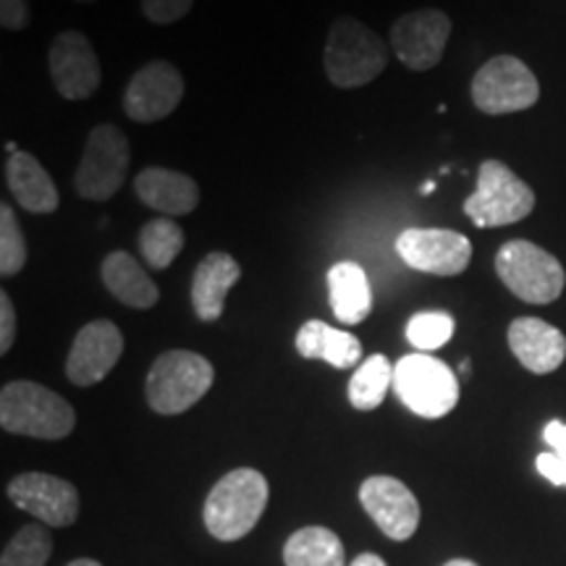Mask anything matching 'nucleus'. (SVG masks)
Returning <instances> with one entry per match:
<instances>
[{
    "label": "nucleus",
    "mask_w": 566,
    "mask_h": 566,
    "mask_svg": "<svg viewBox=\"0 0 566 566\" xmlns=\"http://www.w3.org/2000/svg\"><path fill=\"white\" fill-rule=\"evenodd\" d=\"M325 281H328L331 310L338 323L357 325L367 321V315L373 313V286L363 265L342 260V263L331 265Z\"/></svg>",
    "instance_id": "4be33fe9"
},
{
    "label": "nucleus",
    "mask_w": 566,
    "mask_h": 566,
    "mask_svg": "<svg viewBox=\"0 0 566 566\" xmlns=\"http://www.w3.org/2000/svg\"><path fill=\"white\" fill-rule=\"evenodd\" d=\"M134 192L147 208L160 212L163 218L189 216L200 205L197 181L181 171H171V168H145L134 181Z\"/></svg>",
    "instance_id": "a211bd4d"
},
{
    "label": "nucleus",
    "mask_w": 566,
    "mask_h": 566,
    "mask_svg": "<svg viewBox=\"0 0 566 566\" xmlns=\"http://www.w3.org/2000/svg\"><path fill=\"white\" fill-rule=\"evenodd\" d=\"M535 208V192L501 160H483L478 189L464 200V216L478 229H501L527 218Z\"/></svg>",
    "instance_id": "423d86ee"
},
{
    "label": "nucleus",
    "mask_w": 566,
    "mask_h": 566,
    "mask_svg": "<svg viewBox=\"0 0 566 566\" xmlns=\"http://www.w3.org/2000/svg\"><path fill=\"white\" fill-rule=\"evenodd\" d=\"M80 3H97V0H80Z\"/></svg>",
    "instance_id": "58836bf2"
},
{
    "label": "nucleus",
    "mask_w": 566,
    "mask_h": 566,
    "mask_svg": "<svg viewBox=\"0 0 566 566\" xmlns=\"http://www.w3.org/2000/svg\"><path fill=\"white\" fill-rule=\"evenodd\" d=\"M451 38V19L441 9H417L394 21L391 51L409 71H430L441 63Z\"/></svg>",
    "instance_id": "9d476101"
},
{
    "label": "nucleus",
    "mask_w": 566,
    "mask_h": 566,
    "mask_svg": "<svg viewBox=\"0 0 566 566\" xmlns=\"http://www.w3.org/2000/svg\"><path fill=\"white\" fill-rule=\"evenodd\" d=\"M422 195H433L436 192V181H428V184H422V189H420Z\"/></svg>",
    "instance_id": "4c0bfd02"
},
{
    "label": "nucleus",
    "mask_w": 566,
    "mask_h": 566,
    "mask_svg": "<svg viewBox=\"0 0 566 566\" xmlns=\"http://www.w3.org/2000/svg\"><path fill=\"white\" fill-rule=\"evenodd\" d=\"M53 87L63 101H87L101 90L103 69L87 34L66 30L53 40L48 51Z\"/></svg>",
    "instance_id": "f8f14e48"
},
{
    "label": "nucleus",
    "mask_w": 566,
    "mask_h": 566,
    "mask_svg": "<svg viewBox=\"0 0 566 566\" xmlns=\"http://www.w3.org/2000/svg\"><path fill=\"white\" fill-rule=\"evenodd\" d=\"M509 349L535 375L558 370L566 359V336L541 317H516L509 325Z\"/></svg>",
    "instance_id": "f3484780"
},
{
    "label": "nucleus",
    "mask_w": 566,
    "mask_h": 566,
    "mask_svg": "<svg viewBox=\"0 0 566 566\" xmlns=\"http://www.w3.org/2000/svg\"><path fill=\"white\" fill-rule=\"evenodd\" d=\"M6 184H9L13 200L27 212L48 216V212L59 210V189H55L51 174L40 166L34 155L21 150L9 155V160H6Z\"/></svg>",
    "instance_id": "aec40b11"
},
{
    "label": "nucleus",
    "mask_w": 566,
    "mask_h": 566,
    "mask_svg": "<svg viewBox=\"0 0 566 566\" xmlns=\"http://www.w3.org/2000/svg\"><path fill=\"white\" fill-rule=\"evenodd\" d=\"M9 499L21 512L51 527H69L80 516V491L69 480L45 475V472H24L9 483Z\"/></svg>",
    "instance_id": "4468645a"
},
{
    "label": "nucleus",
    "mask_w": 566,
    "mask_h": 566,
    "mask_svg": "<svg viewBox=\"0 0 566 566\" xmlns=\"http://www.w3.org/2000/svg\"><path fill=\"white\" fill-rule=\"evenodd\" d=\"M27 265V239L11 205L0 208V275L13 279Z\"/></svg>",
    "instance_id": "c85d7f7f"
},
{
    "label": "nucleus",
    "mask_w": 566,
    "mask_h": 566,
    "mask_svg": "<svg viewBox=\"0 0 566 566\" xmlns=\"http://www.w3.org/2000/svg\"><path fill=\"white\" fill-rule=\"evenodd\" d=\"M296 352L304 359H323L336 370H346L363 359V344L357 336L323 321H307L302 325L296 334Z\"/></svg>",
    "instance_id": "5701e85b"
},
{
    "label": "nucleus",
    "mask_w": 566,
    "mask_h": 566,
    "mask_svg": "<svg viewBox=\"0 0 566 566\" xmlns=\"http://www.w3.org/2000/svg\"><path fill=\"white\" fill-rule=\"evenodd\" d=\"M242 279V265L229 252H210L192 275V307L202 323H216L226 310V296Z\"/></svg>",
    "instance_id": "6ab92c4d"
},
{
    "label": "nucleus",
    "mask_w": 566,
    "mask_h": 566,
    "mask_svg": "<svg viewBox=\"0 0 566 566\" xmlns=\"http://www.w3.org/2000/svg\"><path fill=\"white\" fill-rule=\"evenodd\" d=\"M124 336L116 323L92 321L76 334L66 359V375L74 386H95L118 365Z\"/></svg>",
    "instance_id": "dca6fc26"
},
{
    "label": "nucleus",
    "mask_w": 566,
    "mask_h": 566,
    "mask_svg": "<svg viewBox=\"0 0 566 566\" xmlns=\"http://www.w3.org/2000/svg\"><path fill=\"white\" fill-rule=\"evenodd\" d=\"M359 504L380 533L396 543H405L420 527V504L415 493L391 475H373L359 488Z\"/></svg>",
    "instance_id": "2eb2a0df"
},
{
    "label": "nucleus",
    "mask_w": 566,
    "mask_h": 566,
    "mask_svg": "<svg viewBox=\"0 0 566 566\" xmlns=\"http://www.w3.org/2000/svg\"><path fill=\"white\" fill-rule=\"evenodd\" d=\"M184 101V76L168 61L145 63L124 90V113L137 124L168 118Z\"/></svg>",
    "instance_id": "ddd939ff"
},
{
    "label": "nucleus",
    "mask_w": 566,
    "mask_h": 566,
    "mask_svg": "<svg viewBox=\"0 0 566 566\" xmlns=\"http://www.w3.org/2000/svg\"><path fill=\"white\" fill-rule=\"evenodd\" d=\"M457 323L449 313L441 310H428V313H417L409 317L407 323V338L417 352H436L451 342L454 336Z\"/></svg>",
    "instance_id": "cd10ccee"
},
{
    "label": "nucleus",
    "mask_w": 566,
    "mask_h": 566,
    "mask_svg": "<svg viewBox=\"0 0 566 566\" xmlns=\"http://www.w3.org/2000/svg\"><path fill=\"white\" fill-rule=\"evenodd\" d=\"M53 554V541L45 527L27 525L3 548L0 566H45Z\"/></svg>",
    "instance_id": "bb28decb"
},
{
    "label": "nucleus",
    "mask_w": 566,
    "mask_h": 566,
    "mask_svg": "<svg viewBox=\"0 0 566 566\" xmlns=\"http://www.w3.org/2000/svg\"><path fill=\"white\" fill-rule=\"evenodd\" d=\"M495 273L514 296L527 304H551L566 286L564 265L554 254L525 239H512L495 254Z\"/></svg>",
    "instance_id": "0eeeda50"
},
{
    "label": "nucleus",
    "mask_w": 566,
    "mask_h": 566,
    "mask_svg": "<svg viewBox=\"0 0 566 566\" xmlns=\"http://www.w3.org/2000/svg\"><path fill=\"white\" fill-rule=\"evenodd\" d=\"M349 566H388L378 554H359Z\"/></svg>",
    "instance_id": "f704fd0d"
},
{
    "label": "nucleus",
    "mask_w": 566,
    "mask_h": 566,
    "mask_svg": "<svg viewBox=\"0 0 566 566\" xmlns=\"http://www.w3.org/2000/svg\"><path fill=\"white\" fill-rule=\"evenodd\" d=\"M396 252L412 271L430 275H459L472 260V244L451 229H407L396 239Z\"/></svg>",
    "instance_id": "9b49d317"
},
{
    "label": "nucleus",
    "mask_w": 566,
    "mask_h": 566,
    "mask_svg": "<svg viewBox=\"0 0 566 566\" xmlns=\"http://www.w3.org/2000/svg\"><path fill=\"white\" fill-rule=\"evenodd\" d=\"M142 13L153 24H176L192 11L195 0H139Z\"/></svg>",
    "instance_id": "c756f323"
},
{
    "label": "nucleus",
    "mask_w": 566,
    "mask_h": 566,
    "mask_svg": "<svg viewBox=\"0 0 566 566\" xmlns=\"http://www.w3.org/2000/svg\"><path fill=\"white\" fill-rule=\"evenodd\" d=\"M17 342V310L9 294H0V354H9Z\"/></svg>",
    "instance_id": "2f4dec72"
},
{
    "label": "nucleus",
    "mask_w": 566,
    "mask_h": 566,
    "mask_svg": "<svg viewBox=\"0 0 566 566\" xmlns=\"http://www.w3.org/2000/svg\"><path fill=\"white\" fill-rule=\"evenodd\" d=\"M101 279L105 289L118 302L134 310H150L160 300V289L155 286L150 273L137 263V258L124 250L111 252L101 265Z\"/></svg>",
    "instance_id": "412c9836"
},
{
    "label": "nucleus",
    "mask_w": 566,
    "mask_h": 566,
    "mask_svg": "<svg viewBox=\"0 0 566 566\" xmlns=\"http://www.w3.org/2000/svg\"><path fill=\"white\" fill-rule=\"evenodd\" d=\"M535 467L543 478L551 480V483L566 488V462L564 459H558L554 451H546V454L537 457Z\"/></svg>",
    "instance_id": "473e14b6"
},
{
    "label": "nucleus",
    "mask_w": 566,
    "mask_h": 566,
    "mask_svg": "<svg viewBox=\"0 0 566 566\" xmlns=\"http://www.w3.org/2000/svg\"><path fill=\"white\" fill-rule=\"evenodd\" d=\"M268 506V480L263 472L239 467L212 485L205 499V527L221 543L250 535Z\"/></svg>",
    "instance_id": "f03ea898"
},
{
    "label": "nucleus",
    "mask_w": 566,
    "mask_h": 566,
    "mask_svg": "<svg viewBox=\"0 0 566 566\" xmlns=\"http://www.w3.org/2000/svg\"><path fill=\"white\" fill-rule=\"evenodd\" d=\"M66 566H103V564L95 562V558H76V562H71Z\"/></svg>",
    "instance_id": "c9c22d12"
},
{
    "label": "nucleus",
    "mask_w": 566,
    "mask_h": 566,
    "mask_svg": "<svg viewBox=\"0 0 566 566\" xmlns=\"http://www.w3.org/2000/svg\"><path fill=\"white\" fill-rule=\"evenodd\" d=\"M184 250V231L174 218H153L139 231L142 260L153 271H166Z\"/></svg>",
    "instance_id": "a878e982"
},
{
    "label": "nucleus",
    "mask_w": 566,
    "mask_h": 566,
    "mask_svg": "<svg viewBox=\"0 0 566 566\" xmlns=\"http://www.w3.org/2000/svg\"><path fill=\"white\" fill-rule=\"evenodd\" d=\"M543 441L551 446V451L558 459H564L566 462V424L558 422V420H551L546 428H543Z\"/></svg>",
    "instance_id": "72a5a7b5"
},
{
    "label": "nucleus",
    "mask_w": 566,
    "mask_h": 566,
    "mask_svg": "<svg viewBox=\"0 0 566 566\" xmlns=\"http://www.w3.org/2000/svg\"><path fill=\"white\" fill-rule=\"evenodd\" d=\"M216 370L210 359L187 349H171L155 359L145 380V396L153 412L174 417L192 409L210 391Z\"/></svg>",
    "instance_id": "20e7f679"
},
{
    "label": "nucleus",
    "mask_w": 566,
    "mask_h": 566,
    "mask_svg": "<svg viewBox=\"0 0 566 566\" xmlns=\"http://www.w3.org/2000/svg\"><path fill=\"white\" fill-rule=\"evenodd\" d=\"M443 566H478V564L470 562V558H451V562L443 564Z\"/></svg>",
    "instance_id": "e433bc0d"
},
{
    "label": "nucleus",
    "mask_w": 566,
    "mask_h": 566,
    "mask_svg": "<svg viewBox=\"0 0 566 566\" xmlns=\"http://www.w3.org/2000/svg\"><path fill=\"white\" fill-rule=\"evenodd\" d=\"M388 386H394V365L384 354H373L349 380V405L359 412H370L384 405Z\"/></svg>",
    "instance_id": "393cba45"
},
{
    "label": "nucleus",
    "mask_w": 566,
    "mask_h": 566,
    "mask_svg": "<svg viewBox=\"0 0 566 566\" xmlns=\"http://www.w3.org/2000/svg\"><path fill=\"white\" fill-rule=\"evenodd\" d=\"M0 424L6 433L61 441L74 433L76 412L63 396L32 380H13L0 391Z\"/></svg>",
    "instance_id": "7ed1b4c3"
},
{
    "label": "nucleus",
    "mask_w": 566,
    "mask_h": 566,
    "mask_svg": "<svg viewBox=\"0 0 566 566\" xmlns=\"http://www.w3.org/2000/svg\"><path fill=\"white\" fill-rule=\"evenodd\" d=\"M388 66V45L378 32L354 17H338L331 24L323 48V69L331 84L342 90L365 87Z\"/></svg>",
    "instance_id": "f257e3e1"
},
{
    "label": "nucleus",
    "mask_w": 566,
    "mask_h": 566,
    "mask_svg": "<svg viewBox=\"0 0 566 566\" xmlns=\"http://www.w3.org/2000/svg\"><path fill=\"white\" fill-rule=\"evenodd\" d=\"M286 566H346L344 543L328 527H302L283 546Z\"/></svg>",
    "instance_id": "b1692460"
},
{
    "label": "nucleus",
    "mask_w": 566,
    "mask_h": 566,
    "mask_svg": "<svg viewBox=\"0 0 566 566\" xmlns=\"http://www.w3.org/2000/svg\"><path fill=\"white\" fill-rule=\"evenodd\" d=\"M541 84L525 61L516 55H495L472 80V103L488 116H506L533 108Z\"/></svg>",
    "instance_id": "1a4fd4ad"
},
{
    "label": "nucleus",
    "mask_w": 566,
    "mask_h": 566,
    "mask_svg": "<svg viewBox=\"0 0 566 566\" xmlns=\"http://www.w3.org/2000/svg\"><path fill=\"white\" fill-rule=\"evenodd\" d=\"M132 150L129 137L113 124H101L90 132L80 168L74 176V189L82 200L105 202L116 197L129 174Z\"/></svg>",
    "instance_id": "6e6552de"
},
{
    "label": "nucleus",
    "mask_w": 566,
    "mask_h": 566,
    "mask_svg": "<svg viewBox=\"0 0 566 566\" xmlns=\"http://www.w3.org/2000/svg\"><path fill=\"white\" fill-rule=\"evenodd\" d=\"M30 0H0V27L6 32H21L30 27Z\"/></svg>",
    "instance_id": "7c9ffc66"
},
{
    "label": "nucleus",
    "mask_w": 566,
    "mask_h": 566,
    "mask_svg": "<svg viewBox=\"0 0 566 566\" xmlns=\"http://www.w3.org/2000/svg\"><path fill=\"white\" fill-rule=\"evenodd\" d=\"M394 391L409 412L424 420H441L457 407V373L433 354H407L394 365Z\"/></svg>",
    "instance_id": "39448f33"
}]
</instances>
